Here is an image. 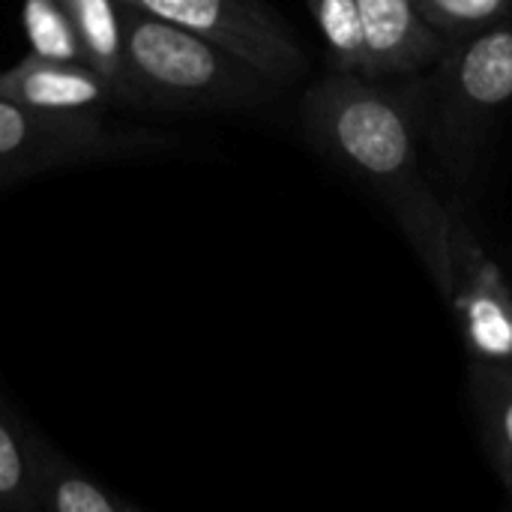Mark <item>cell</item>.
Returning a JSON list of instances; mask_svg holds the SVG:
<instances>
[{
	"instance_id": "6da1fadb",
	"label": "cell",
	"mask_w": 512,
	"mask_h": 512,
	"mask_svg": "<svg viewBox=\"0 0 512 512\" xmlns=\"http://www.w3.org/2000/svg\"><path fill=\"white\" fill-rule=\"evenodd\" d=\"M300 117L309 141L384 201L432 285L447 300L453 288V213L423 171L414 90H396L390 81L366 75L330 72L309 84Z\"/></svg>"
},
{
	"instance_id": "7a4b0ae2",
	"label": "cell",
	"mask_w": 512,
	"mask_h": 512,
	"mask_svg": "<svg viewBox=\"0 0 512 512\" xmlns=\"http://www.w3.org/2000/svg\"><path fill=\"white\" fill-rule=\"evenodd\" d=\"M120 99L165 111H249L267 105L279 84L153 12L126 3Z\"/></svg>"
},
{
	"instance_id": "3957f363",
	"label": "cell",
	"mask_w": 512,
	"mask_h": 512,
	"mask_svg": "<svg viewBox=\"0 0 512 512\" xmlns=\"http://www.w3.org/2000/svg\"><path fill=\"white\" fill-rule=\"evenodd\" d=\"M420 132L438 165L456 183H468L486 144L512 105V18L486 30L447 39L423 72L417 93Z\"/></svg>"
},
{
	"instance_id": "277c9868",
	"label": "cell",
	"mask_w": 512,
	"mask_h": 512,
	"mask_svg": "<svg viewBox=\"0 0 512 512\" xmlns=\"http://www.w3.org/2000/svg\"><path fill=\"white\" fill-rule=\"evenodd\" d=\"M192 30L237 54L279 87L294 84L306 69V51L294 30L264 0H123Z\"/></svg>"
},
{
	"instance_id": "5b68a950",
	"label": "cell",
	"mask_w": 512,
	"mask_h": 512,
	"mask_svg": "<svg viewBox=\"0 0 512 512\" xmlns=\"http://www.w3.org/2000/svg\"><path fill=\"white\" fill-rule=\"evenodd\" d=\"M147 144L150 141L141 135L114 132L105 126L102 114L36 111L0 96V186L63 165L123 156Z\"/></svg>"
},
{
	"instance_id": "8992f818",
	"label": "cell",
	"mask_w": 512,
	"mask_h": 512,
	"mask_svg": "<svg viewBox=\"0 0 512 512\" xmlns=\"http://www.w3.org/2000/svg\"><path fill=\"white\" fill-rule=\"evenodd\" d=\"M453 288L447 303L459 321L471 360L512 363V285L465 216L450 225Z\"/></svg>"
},
{
	"instance_id": "52a82bcc",
	"label": "cell",
	"mask_w": 512,
	"mask_h": 512,
	"mask_svg": "<svg viewBox=\"0 0 512 512\" xmlns=\"http://www.w3.org/2000/svg\"><path fill=\"white\" fill-rule=\"evenodd\" d=\"M366 78L396 81L423 75L447 39L423 18L417 0H360Z\"/></svg>"
},
{
	"instance_id": "ba28073f",
	"label": "cell",
	"mask_w": 512,
	"mask_h": 512,
	"mask_svg": "<svg viewBox=\"0 0 512 512\" xmlns=\"http://www.w3.org/2000/svg\"><path fill=\"white\" fill-rule=\"evenodd\" d=\"M0 96L54 114H102L120 102L117 87L90 63L51 60L33 51L0 72Z\"/></svg>"
},
{
	"instance_id": "9c48e42d",
	"label": "cell",
	"mask_w": 512,
	"mask_h": 512,
	"mask_svg": "<svg viewBox=\"0 0 512 512\" xmlns=\"http://www.w3.org/2000/svg\"><path fill=\"white\" fill-rule=\"evenodd\" d=\"M33 507L36 512H138L132 501L78 471L42 438H33Z\"/></svg>"
},
{
	"instance_id": "30bf717a",
	"label": "cell",
	"mask_w": 512,
	"mask_h": 512,
	"mask_svg": "<svg viewBox=\"0 0 512 512\" xmlns=\"http://www.w3.org/2000/svg\"><path fill=\"white\" fill-rule=\"evenodd\" d=\"M468 393L480 423L483 447L495 471L512 465V363L468 366Z\"/></svg>"
},
{
	"instance_id": "8fae6325",
	"label": "cell",
	"mask_w": 512,
	"mask_h": 512,
	"mask_svg": "<svg viewBox=\"0 0 512 512\" xmlns=\"http://www.w3.org/2000/svg\"><path fill=\"white\" fill-rule=\"evenodd\" d=\"M72 27L78 33L84 60L108 78L120 93L123 72V33H126V3L123 0H63Z\"/></svg>"
},
{
	"instance_id": "7c38bea8",
	"label": "cell",
	"mask_w": 512,
	"mask_h": 512,
	"mask_svg": "<svg viewBox=\"0 0 512 512\" xmlns=\"http://www.w3.org/2000/svg\"><path fill=\"white\" fill-rule=\"evenodd\" d=\"M333 72L366 75V42L360 0H309Z\"/></svg>"
},
{
	"instance_id": "4fadbf2b",
	"label": "cell",
	"mask_w": 512,
	"mask_h": 512,
	"mask_svg": "<svg viewBox=\"0 0 512 512\" xmlns=\"http://www.w3.org/2000/svg\"><path fill=\"white\" fill-rule=\"evenodd\" d=\"M33 438L0 399V510L36 512L33 507Z\"/></svg>"
},
{
	"instance_id": "5bb4252c",
	"label": "cell",
	"mask_w": 512,
	"mask_h": 512,
	"mask_svg": "<svg viewBox=\"0 0 512 512\" xmlns=\"http://www.w3.org/2000/svg\"><path fill=\"white\" fill-rule=\"evenodd\" d=\"M21 27L33 54L87 63L63 0H21Z\"/></svg>"
},
{
	"instance_id": "9a60e30c",
	"label": "cell",
	"mask_w": 512,
	"mask_h": 512,
	"mask_svg": "<svg viewBox=\"0 0 512 512\" xmlns=\"http://www.w3.org/2000/svg\"><path fill=\"white\" fill-rule=\"evenodd\" d=\"M417 6L444 39H459L512 18V0H417Z\"/></svg>"
},
{
	"instance_id": "2e32d148",
	"label": "cell",
	"mask_w": 512,
	"mask_h": 512,
	"mask_svg": "<svg viewBox=\"0 0 512 512\" xmlns=\"http://www.w3.org/2000/svg\"><path fill=\"white\" fill-rule=\"evenodd\" d=\"M498 477H501V483H504V489H507V495H510V504H512V465L510 468H501V471H495Z\"/></svg>"
}]
</instances>
